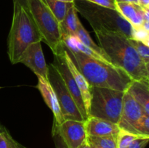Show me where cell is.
<instances>
[{
  "label": "cell",
  "instance_id": "4fadbf2b",
  "mask_svg": "<svg viewBox=\"0 0 149 148\" xmlns=\"http://www.w3.org/2000/svg\"><path fill=\"white\" fill-rule=\"evenodd\" d=\"M84 123L87 136H90L117 135L120 130L116 123L95 117H88Z\"/></svg>",
  "mask_w": 149,
  "mask_h": 148
},
{
  "label": "cell",
  "instance_id": "277c9868",
  "mask_svg": "<svg viewBox=\"0 0 149 148\" xmlns=\"http://www.w3.org/2000/svg\"><path fill=\"white\" fill-rule=\"evenodd\" d=\"M74 7L87 20L93 30L116 32L132 39L133 28L116 10L107 8L85 0H74Z\"/></svg>",
  "mask_w": 149,
  "mask_h": 148
},
{
  "label": "cell",
  "instance_id": "3957f363",
  "mask_svg": "<svg viewBox=\"0 0 149 148\" xmlns=\"http://www.w3.org/2000/svg\"><path fill=\"white\" fill-rule=\"evenodd\" d=\"M42 41V36L29 10L14 4L13 20L7 40V54L11 63H18L20 56L28 46Z\"/></svg>",
  "mask_w": 149,
  "mask_h": 148
},
{
  "label": "cell",
  "instance_id": "d4e9b609",
  "mask_svg": "<svg viewBox=\"0 0 149 148\" xmlns=\"http://www.w3.org/2000/svg\"><path fill=\"white\" fill-rule=\"evenodd\" d=\"M148 33L149 31L144 30L141 26L140 28H133L132 39L140 41L143 42L146 45L148 46Z\"/></svg>",
  "mask_w": 149,
  "mask_h": 148
},
{
  "label": "cell",
  "instance_id": "ac0fdd59",
  "mask_svg": "<svg viewBox=\"0 0 149 148\" xmlns=\"http://www.w3.org/2000/svg\"><path fill=\"white\" fill-rule=\"evenodd\" d=\"M76 36L79 39V40L81 42V43L84 44V45H86L87 46H88L89 48L93 50L94 52H95L96 53L99 54L100 55H101L105 59H106L107 62L111 63L109 59V58L108 57L107 55L105 54V52H103V49L100 48V46L99 45H97L95 43L94 41L93 40V39L91 38V36H90V33L89 32L86 30L84 28L83 25L81 24V21L79 22L78 24V28H77V33H76ZM112 64V63H111Z\"/></svg>",
  "mask_w": 149,
  "mask_h": 148
},
{
  "label": "cell",
  "instance_id": "30bf717a",
  "mask_svg": "<svg viewBox=\"0 0 149 148\" xmlns=\"http://www.w3.org/2000/svg\"><path fill=\"white\" fill-rule=\"evenodd\" d=\"M18 62L24 64L30 68L37 77L48 81V65L46 63L40 41L28 46L20 56Z\"/></svg>",
  "mask_w": 149,
  "mask_h": 148
},
{
  "label": "cell",
  "instance_id": "1f68e13d",
  "mask_svg": "<svg viewBox=\"0 0 149 148\" xmlns=\"http://www.w3.org/2000/svg\"><path fill=\"white\" fill-rule=\"evenodd\" d=\"M116 2H132L137 4L138 0H115Z\"/></svg>",
  "mask_w": 149,
  "mask_h": 148
},
{
  "label": "cell",
  "instance_id": "484cf974",
  "mask_svg": "<svg viewBox=\"0 0 149 148\" xmlns=\"http://www.w3.org/2000/svg\"><path fill=\"white\" fill-rule=\"evenodd\" d=\"M149 142V136H141L134 139L127 148H145Z\"/></svg>",
  "mask_w": 149,
  "mask_h": 148
},
{
  "label": "cell",
  "instance_id": "f546056e",
  "mask_svg": "<svg viewBox=\"0 0 149 148\" xmlns=\"http://www.w3.org/2000/svg\"><path fill=\"white\" fill-rule=\"evenodd\" d=\"M137 4L143 10H149V0H138Z\"/></svg>",
  "mask_w": 149,
  "mask_h": 148
},
{
  "label": "cell",
  "instance_id": "4dcf8cb0",
  "mask_svg": "<svg viewBox=\"0 0 149 148\" xmlns=\"http://www.w3.org/2000/svg\"><path fill=\"white\" fill-rule=\"evenodd\" d=\"M77 148H92V146H91V145L89 143V142L87 141V139H86V140L84 141V142H83L81 145H79V146Z\"/></svg>",
  "mask_w": 149,
  "mask_h": 148
},
{
  "label": "cell",
  "instance_id": "8fae6325",
  "mask_svg": "<svg viewBox=\"0 0 149 148\" xmlns=\"http://www.w3.org/2000/svg\"><path fill=\"white\" fill-rule=\"evenodd\" d=\"M145 113L130 94L125 91L123 97L120 118L117 125L119 129L135 133V126L138 120ZM138 135V134H137Z\"/></svg>",
  "mask_w": 149,
  "mask_h": 148
},
{
  "label": "cell",
  "instance_id": "6da1fadb",
  "mask_svg": "<svg viewBox=\"0 0 149 148\" xmlns=\"http://www.w3.org/2000/svg\"><path fill=\"white\" fill-rule=\"evenodd\" d=\"M96 38L111 62L125 71L132 80L149 81V68L146 67L128 37L120 33L95 30Z\"/></svg>",
  "mask_w": 149,
  "mask_h": 148
},
{
  "label": "cell",
  "instance_id": "ffe728a7",
  "mask_svg": "<svg viewBox=\"0 0 149 148\" xmlns=\"http://www.w3.org/2000/svg\"><path fill=\"white\" fill-rule=\"evenodd\" d=\"M87 141L97 148H117V135L104 136H87Z\"/></svg>",
  "mask_w": 149,
  "mask_h": 148
},
{
  "label": "cell",
  "instance_id": "f1b7e54d",
  "mask_svg": "<svg viewBox=\"0 0 149 148\" xmlns=\"http://www.w3.org/2000/svg\"><path fill=\"white\" fill-rule=\"evenodd\" d=\"M29 0H13V4H17L26 9V10H29L28 5H29Z\"/></svg>",
  "mask_w": 149,
  "mask_h": 148
},
{
  "label": "cell",
  "instance_id": "7c38bea8",
  "mask_svg": "<svg viewBox=\"0 0 149 148\" xmlns=\"http://www.w3.org/2000/svg\"><path fill=\"white\" fill-rule=\"evenodd\" d=\"M38 89L40 91L43 100L47 105L52 110L54 115V124L59 125L64 120L63 116L61 110L59 102L53 88L49 84V81L41 77H38Z\"/></svg>",
  "mask_w": 149,
  "mask_h": 148
},
{
  "label": "cell",
  "instance_id": "603a6c76",
  "mask_svg": "<svg viewBox=\"0 0 149 148\" xmlns=\"http://www.w3.org/2000/svg\"><path fill=\"white\" fill-rule=\"evenodd\" d=\"M136 134L149 136V115L143 114L138 120L135 126Z\"/></svg>",
  "mask_w": 149,
  "mask_h": 148
},
{
  "label": "cell",
  "instance_id": "83f0119b",
  "mask_svg": "<svg viewBox=\"0 0 149 148\" xmlns=\"http://www.w3.org/2000/svg\"><path fill=\"white\" fill-rule=\"evenodd\" d=\"M52 135L54 142H55V148H68L58 132L55 131H52Z\"/></svg>",
  "mask_w": 149,
  "mask_h": 148
},
{
  "label": "cell",
  "instance_id": "4316f807",
  "mask_svg": "<svg viewBox=\"0 0 149 148\" xmlns=\"http://www.w3.org/2000/svg\"><path fill=\"white\" fill-rule=\"evenodd\" d=\"M85 1L93 3V4H97V5L116 10V2L115 0H85Z\"/></svg>",
  "mask_w": 149,
  "mask_h": 148
},
{
  "label": "cell",
  "instance_id": "d6a6232c",
  "mask_svg": "<svg viewBox=\"0 0 149 148\" xmlns=\"http://www.w3.org/2000/svg\"><path fill=\"white\" fill-rule=\"evenodd\" d=\"M58 1H63V2H71V3H73L74 1V0H58Z\"/></svg>",
  "mask_w": 149,
  "mask_h": 148
},
{
  "label": "cell",
  "instance_id": "cb8c5ba5",
  "mask_svg": "<svg viewBox=\"0 0 149 148\" xmlns=\"http://www.w3.org/2000/svg\"><path fill=\"white\" fill-rule=\"evenodd\" d=\"M20 144L16 142L7 129L0 132V148H19Z\"/></svg>",
  "mask_w": 149,
  "mask_h": 148
},
{
  "label": "cell",
  "instance_id": "d590c367",
  "mask_svg": "<svg viewBox=\"0 0 149 148\" xmlns=\"http://www.w3.org/2000/svg\"><path fill=\"white\" fill-rule=\"evenodd\" d=\"M91 146H92V148H97V147H95L93 146V145H91Z\"/></svg>",
  "mask_w": 149,
  "mask_h": 148
},
{
  "label": "cell",
  "instance_id": "ba28073f",
  "mask_svg": "<svg viewBox=\"0 0 149 148\" xmlns=\"http://www.w3.org/2000/svg\"><path fill=\"white\" fill-rule=\"evenodd\" d=\"M53 55L54 60L52 64L55 65L56 69L59 72L60 75L62 77L67 89L71 94V97L75 102L80 113L82 115L84 120H85L87 118V114L85 107H84V102H83L79 89L75 81H74V77H73L71 73L70 72L69 69L67 66L66 62H65V51H64L63 42L58 47L57 52L54 53Z\"/></svg>",
  "mask_w": 149,
  "mask_h": 148
},
{
  "label": "cell",
  "instance_id": "8992f818",
  "mask_svg": "<svg viewBox=\"0 0 149 148\" xmlns=\"http://www.w3.org/2000/svg\"><path fill=\"white\" fill-rule=\"evenodd\" d=\"M29 12L45 42L55 53L62 44L60 23L42 0H29Z\"/></svg>",
  "mask_w": 149,
  "mask_h": 148
},
{
  "label": "cell",
  "instance_id": "836d02e7",
  "mask_svg": "<svg viewBox=\"0 0 149 148\" xmlns=\"http://www.w3.org/2000/svg\"><path fill=\"white\" fill-rule=\"evenodd\" d=\"M4 129H5V127H4V126H2V125L0 124V132H1L2 131H4Z\"/></svg>",
  "mask_w": 149,
  "mask_h": 148
},
{
  "label": "cell",
  "instance_id": "9a60e30c",
  "mask_svg": "<svg viewBox=\"0 0 149 148\" xmlns=\"http://www.w3.org/2000/svg\"><path fill=\"white\" fill-rule=\"evenodd\" d=\"M126 91L142 107L145 114L149 115V81L133 80Z\"/></svg>",
  "mask_w": 149,
  "mask_h": 148
},
{
  "label": "cell",
  "instance_id": "44dd1931",
  "mask_svg": "<svg viewBox=\"0 0 149 148\" xmlns=\"http://www.w3.org/2000/svg\"><path fill=\"white\" fill-rule=\"evenodd\" d=\"M130 43L132 44L133 47L136 50V52L139 55V56L141 57L142 60L144 62L145 65L149 68L148 46H147V45H146L145 44L140 41L135 40V39H130Z\"/></svg>",
  "mask_w": 149,
  "mask_h": 148
},
{
  "label": "cell",
  "instance_id": "2e32d148",
  "mask_svg": "<svg viewBox=\"0 0 149 148\" xmlns=\"http://www.w3.org/2000/svg\"><path fill=\"white\" fill-rule=\"evenodd\" d=\"M64 51H65V62H66L67 66H68L70 72L72 74L73 77L74 78V81H75L76 84H77V86H78L79 89L83 102H84V107H85L86 112H87V110H88L90 100V85L87 82V81L84 78V75L81 74V73L79 71V69L76 66L75 64L74 63L71 58L70 57L69 55H68V53L65 51V48H64Z\"/></svg>",
  "mask_w": 149,
  "mask_h": 148
},
{
  "label": "cell",
  "instance_id": "5b68a950",
  "mask_svg": "<svg viewBox=\"0 0 149 148\" xmlns=\"http://www.w3.org/2000/svg\"><path fill=\"white\" fill-rule=\"evenodd\" d=\"M125 92L90 86L87 118H97L117 124L120 118Z\"/></svg>",
  "mask_w": 149,
  "mask_h": 148
},
{
  "label": "cell",
  "instance_id": "9c48e42d",
  "mask_svg": "<svg viewBox=\"0 0 149 148\" xmlns=\"http://www.w3.org/2000/svg\"><path fill=\"white\" fill-rule=\"evenodd\" d=\"M52 131L59 133L68 148H77L87 137L84 120H64L59 125L53 123Z\"/></svg>",
  "mask_w": 149,
  "mask_h": 148
},
{
  "label": "cell",
  "instance_id": "7402d4cb",
  "mask_svg": "<svg viewBox=\"0 0 149 148\" xmlns=\"http://www.w3.org/2000/svg\"><path fill=\"white\" fill-rule=\"evenodd\" d=\"M138 136H141L120 129L117 134V148H127L130 144Z\"/></svg>",
  "mask_w": 149,
  "mask_h": 148
},
{
  "label": "cell",
  "instance_id": "e575fe53",
  "mask_svg": "<svg viewBox=\"0 0 149 148\" xmlns=\"http://www.w3.org/2000/svg\"><path fill=\"white\" fill-rule=\"evenodd\" d=\"M19 148H26V147L23 146V145H20V147H19Z\"/></svg>",
  "mask_w": 149,
  "mask_h": 148
},
{
  "label": "cell",
  "instance_id": "7a4b0ae2",
  "mask_svg": "<svg viewBox=\"0 0 149 148\" xmlns=\"http://www.w3.org/2000/svg\"><path fill=\"white\" fill-rule=\"evenodd\" d=\"M64 48L91 86L126 91L133 81L125 71L113 64L91 57L81 52L70 51L65 46Z\"/></svg>",
  "mask_w": 149,
  "mask_h": 148
},
{
  "label": "cell",
  "instance_id": "e0dca14e",
  "mask_svg": "<svg viewBox=\"0 0 149 148\" xmlns=\"http://www.w3.org/2000/svg\"><path fill=\"white\" fill-rule=\"evenodd\" d=\"M77 13L78 12L74 4L70 7L64 18L60 23V29L62 38L65 36H76L79 22L80 21Z\"/></svg>",
  "mask_w": 149,
  "mask_h": 148
},
{
  "label": "cell",
  "instance_id": "d6986e66",
  "mask_svg": "<svg viewBox=\"0 0 149 148\" xmlns=\"http://www.w3.org/2000/svg\"><path fill=\"white\" fill-rule=\"evenodd\" d=\"M42 1L47 6L59 23L64 18L70 7L74 5V2H63L58 0H42Z\"/></svg>",
  "mask_w": 149,
  "mask_h": 148
},
{
  "label": "cell",
  "instance_id": "52a82bcc",
  "mask_svg": "<svg viewBox=\"0 0 149 148\" xmlns=\"http://www.w3.org/2000/svg\"><path fill=\"white\" fill-rule=\"evenodd\" d=\"M48 81L56 94L64 120H84L62 77L52 63L48 65Z\"/></svg>",
  "mask_w": 149,
  "mask_h": 148
},
{
  "label": "cell",
  "instance_id": "5bb4252c",
  "mask_svg": "<svg viewBox=\"0 0 149 148\" xmlns=\"http://www.w3.org/2000/svg\"><path fill=\"white\" fill-rule=\"evenodd\" d=\"M116 10L132 26L133 28H138L143 23L146 10L138 4L132 2H116Z\"/></svg>",
  "mask_w": 149,
  "mask_h": 148
}]
</instances>
